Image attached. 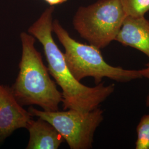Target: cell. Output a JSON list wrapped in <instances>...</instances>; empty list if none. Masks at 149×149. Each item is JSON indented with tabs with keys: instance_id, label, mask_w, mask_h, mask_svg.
Wrapping results in <instances>:
<instances>
[{
	"instance_id": "5",
	"label": "cell",
	"mask_w": 149,
	"mask_h": 149,
	"mask_svg": "<svg viewBox=\"0 0 149 149\" xmlns=\"http://www.w3.org/2000/svg\"><path fill=\"white\" fill-rule=\"evenodd\" d=\"M67 110L47 112L32 106L28 108L32 116L41 118L53 125L70 149L92 148L95 133L104 119L103 111L99 107L88 112Z\"/></svg>"
},
{
	"instance_id": "2",
	"label": "cell",
	"mask_w": 149,
	"mask_h": 149,
	"mask_svg": "<svg viewBox=\"0 0 149 149\" xmlns=\"http://www.w3.org/2000/svg\"><path fill=\"white\" fill-rule=\"evenodd\" d=\"M22 52L19 72L11 89L16 100L24 106L37 105L44 111H59L62 92L49 75L41 53L35 47L36 38L31 34H20Z\"/></svg>"
},
{
	"instance_id": "3",
	"label": "cell",
	"mask_w": 149,
	"mask_h": 149,
	"mask_svg": "<svg viewBox=\"0 0 149 149\" xmlns=\"http://www.w3.org/2000/svg\"><path fill=\"white\" fill-rule=\"evenodd\" d=\"M53 31L65 49L66 63L76 80L80 81L90 77L98 85L104 78L118 82H128L143 77L139 70L125 69L107 63L100 49L76 40L57 19L53 22Z\"/></svg>"
},
{
	"instance_id": "4",
	"label": "cell",
	"mask_w": 149,
	"mask_h": 149,
	"mask_svg": "<svg viewBox=\"0 0 149 149\" xmlns=\"http://www.w3.org/2000/svg\"><path fill=\"white\" fill-rule=\"evenodd\" d=\"M126 17L119 0H98L80 7L72 24L81 37L101 49L116 40Z\"/></svg>"
},
{
	"instance_id": "7",
	"label": "cell",
	"mask_w": 149,
	"mask_h": 149,
	"mask_svg": "<svg viewBox=\"0 0 149 149\" xmlns=\"http://www.w3.org/2000/svg\"><path fill=\"white\" fill-rule=\"evenodd\" d=\"M116 41L133 48L149 59V21L145 17H126Z\"/></svg>"
},
{
	"instance_id": "1",
	"label": "cell",
	"mask_w": 149,
	"mask_h": 149,
	"mask_svg": "<svg viewBox=\"0 0 149 149\" xmlns=\"http://www.w3.org/2000/svg\"><path fill=\"white\" fill-rule=\"evenodd\" d=\"M54 9V6L45 9L29 27L28 32L43 46L49 74L62 90L64 110L92 111L99 107L114 92L115 85L113 84L105 85L102 82L95 87H88L74 78L66 63L64 53L55 42L52 35Z\"/></svg>"
},
{
	"instance_id": "11",
	"label": "cell",
	"mask_w": 149,
	"mask_h": 149,
	"mask_svg": "<svg viewBox=\"0 0 149 149\" xmlns=\"http://www.w3.org/2000/svg\"><path fill=\"white\" fill-rule=\"evenodd\" d=\"M139 72L142 77H145L149 80V63L145 65V68L143 69L140 70ZM146 105L149 107V93L146 97Z\"/></svg>"
},
{
	"instance_id": "10",
	"label": "cell",
	"mask_w": 149,
	"mask_h": 149,
	"mask_svg": "<svg viewBox=\"0 0 149 149\" xmlns=\"http://www.w3.org/2000/svg\"><path fill=\"white\" fill-rule=\"evenodd\" d=\"M135 149H149V114L144 115L137 125Z\"/></svg>"
},
{
	"instance_id": "8",
	"label": "cell",
	"mask_w": 149,
	"mask_h": 149,
	"mask_svg": "<svg viewBox=\"0 0 149 149\" xmlns=\"http://www.w3.org/2000/svg\"><path fill=\"white\" fill-rule=\"evenodd\" d=\"M26 129L29 134L26 149H58L65 141L53 125L41 118L31 119Z\"/></svg>"
},
{
	"instance_id": "12",
	"label": "cell",
	"mask_w": 149,
	"mask_h": 149,
	"mask_svg": "<svg viewBox=\"0 0 149 149\" xmlns=\"http://www.w3.org/2000/svg\"><path fill=\"white\" fill-rule=\"evenodd\" d=\"M50 6L60 5L66 2L68 0H43Z\"/></svg>"
},
{
	"instance_id": "6",
	"label": "cell",
	"mask_w": 149,
	"mask_h": 149,
	"mask_svg": "<svg viewBox=\"0 0 149 149\" xmlns=\"http://www.w3.org/2000/svg\"><path fill=\"white\" fill-rule=\"evenodd\" d=\"M32 114L16 100L11 87L0 84V144L20 128H27Z\"/></svg>"
},
{
	"instance_id": "9",
	"label": "cell",
	"mask_w": 149,
	"mask_h": 149,
	"mask_svg": "<svg viewBox=\"0 0 149 149\" xmlns=\"http://www.w3.org/2000/svg\"><path fill=\"white\" fill-rule=\"evenodd\" d=\"M127 17H142L149 11V0H119Z\"/></svg>"
}]
</instances>
